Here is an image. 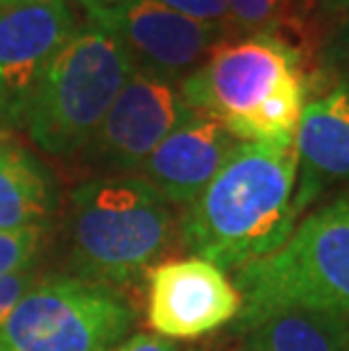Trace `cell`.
Here are the masks:
<instances>
[{"mask_svg":"<svg viewBox=\"0 0 349 351\" xmlns=\"http://www.w3.org/2000/svg\"><path fill=\"white\" fill-rule=\"evenodd\" d=\"M297 182L295 143L241 141L189 204L182 220L184 247L225 272L277 252L302 213Z\"/></svg>","mask_w":349,"mask_h":351,"instance_id":"1","label":"cell"},{"mask_svg":"<svg viewBox=\"0 0 349 351\" xmlns=\"http://www.w3.org/2000/svg\"><path fill=\"white\" fill-rule=\"evenodd\" d=\"M313 62L268 34L232 36L180 82L184 100L239 141L295 143Z\"/></svg>","mask_w":349,"mask_h":351,"instance_id":"2","label":"cell"},{"mask_svg":"<svg viewBox=\"0 0 349 351\" xmlns=\"http://www.w3.org/2000/svg\"><path fill=\"white\" fill-rule=\"evenodd\" d=\"M175 236L168 202L139 175L88 179L69 197V261L84 281L128 286L173 247Z\"/></svg>","mask_w":349,"mask_h":351,"instance_id":"3","label":"cell"},{"mask_svg":"<svg viewBox=\"0 0 349 351\" xmlns=\"http://www.w3.org/2000/svg\"><path fill=\"white\" fill-rule=\"evenodd\" d=\"M234 283L239 331L291 308L349 319V191L309 213L277 252L236 270Z\"/></svg>","mask_w":349,"mask_h":351,"instance_id":"4","label":"cell"},{"mask_svg":"<svg viewBox=\"0 0 349 351\" xmlns=\"http://www.w3.org/2000/svg\"><path fill=\"white\" fill-rule=\"evenodd\" d=\"M134 73V59L114 34L80 25L36 82L19 127L43 152L80 154Z\"/></svg>","mask_w":349,"mask_h":351,"instance_id":"5","label":"cell"},{"mask_svg":"<svg viewBox=\"0 0 349 351\" xmlns=\"http://www.w3.org/2000/svg\"><path fill=\"white\" fill-rule=\"evenodd\" d=\"M134 324V308L116 288L50 276L0 322V351H111Z\"/></svg>","mask_w":349,"mask_h":351,"instance_id":"6","label":"cell"},{"mask_svg":"<svg viewBox=\"0 0 349 351\" xmlns=\"http://www.w3.org/2000/svg\"><path fill=\"white\" fill-rule=\"evenodd\" d=\"M82 10L86 23L102 27L123 43L139 71L170 82L189 77L215 46L236 36L154 0H111Z\"/></svg>","mask_w":349,"mask_h":351,"instance_id":"7","label":"cell"},{"mask_svg":"<svg viewBox=\"0 0 349 351\" xmlns=\"http://www.w3.org/2000/svg\"><path fill=\"white\" fill-rule=\"evenodd\" d=\"M191 114L180 82L136 69L80 154L93 168L128 175L143 166L161 141Z\"/></svg>","mask_w":349,"mask_h":351,"instance_id":"8","label":"cell"},{"mask_svg":"<svg viewBox=\"0 0 349 351\" xmlns=\"http://www.w3.org/2000/svg\"><path fill=\"white\" fill-rule=\"evenodd\" d=\"M241 308L236 283L211 261L177 258L147 272V322L161 338H202L236 322Z\"/></svg>","mask_w":349,"mask_h":351,"instance_id":"9","label":"cell"},{"mask_svg":"<svg viewBox=\"0 0 349 351\" xmlns=\"http://www.w3.org/2000/svg\"><path fill=\"white\" fill-rule=\"evenodd\" d=\"M77 27L69 0L0 7V127L21 125L29 93Z\"/></svg>","mask_w":349,"mask_h":351,"instance_id":"10","label":"cell"},{"mask_svg":"<svg viewBox=\"0 0 349 351\" xmlns=\"http://www.w3.org/2000/svg\"><path fill=\"white\" fill-rule=\"evenodd\" d=\"M239 143L241 141L218 118L193 111L161 141L136 175L168 204L189 206Z\"/></svg>","mask_w":349,"mask_h":351,"instance_id":"11","label":"cell"},{"mask_svg":"<svg viewBox=\"0 0 349 351\" xmlns=\"http://www.w3.org/2000/svg\"><path fill=\"white\" fill-rule=\"evenodd\" d=\"M300 156L297 204L302 213L326 182L349 179V84L326 82V73L311 77L309 100L304 104L295 134Z\"/></svg>","mask_w":349,"mask_h":351,"instance_id":"12","label":"cell"},{"mask_svg":"<svg viewBox=\"0 0 349 351\" xmlns=\"http://www.w3.org/2000/svg\"><path fill=\"white\" fill-rule=\"evenodd\" d=\"M55 211L50 168L12 130L0 127V229H43Z\"/></svg>","mask_w":349,"mask_h":351,"instance_id":"13","label":"cell"},{"mask_svg":"<svg viewBox=\"0 0 349 351\" xmlns=\"http://www.w3.org/2000/svg\"><path fill=\"white\" fill-rule=\"evenodd\" d=\"M227 10L239 36H274L313 62L326 19L315 0H227Z\"/></svg>","mask_w":349,"mask_h":351,"instance_id":"14","label":"cell"},{"mask_svg":"<svg viewBox=\"0 0 349 351\" xmlns=\"http://www.w3.org/2000/svg\"><path fill=\"white\" fill-rule=\"evenodd\" d=\"M243 351H349V319L315 311H279L248 328Z\"/></svg>","mask_w":349,"mask_h":351,"instance_id":"15","label":"cell"},{"mask_svg":"<svg viewBox=\"0 0 349 351\" xmlns=\"http://www.w3.org/2000/svg\"><path fill=\"white\" fill-rule=\"evenodd\" d=\"M43 247V229H0V276L32 270Z\"/></svg>","mask_w":349,"mask_h":351,"instance_id":"16","label":"cell"},{"mask_svg":"<svg viewBox=\"0 0 349 351\" xmlns=\"http://www.w3.org/2000/svg\"><path fill=\"white\" fill-rule=\"evenodd\" d=\"M75 3L80 7H84L93 3H111V0H75ZM154 3L166 5L170 10L180 12L189 19L202 21V23H209V25H220L229 29V32H234L232 19H229V10H227V0H154Z\"/></svg>","mask_w":349,"mask_h":351,"instance_id":"17","label":"cell"},{"mask_svg":"<svg viewBox=\"0 0 349 351\" xmlns=\"http://www.w3.org/2000/svg\"><path fill=\"white\" fill-rule=\"evenodd\" d=\"M36 283V276L32 270L0 276V322L10 315L12 308L25 297V293Z\"/></svg>","mask_w":349,"mask_h":351,"instance_id":"18","label":"cell"},{"mask_svg":"<svg viewBox=\"0 0 349 351\" xmlns=\"http://www.w3.org/2000/svg\"><path fill=\"white\" fill-rule=\"evenodd\" d=\"M111 351H180L173 340L161 338L154 333H139L132 338L123 340L121 345H116Z\"/></svg>","mask_w":349,"mask_h":351,"instance_id":"19","label":"cell"},{"mask_svg":"<svg viewBox=\"0 0 349 351\" xmlns=\"http://www.w3.org/2000/svg\"><path fill=\"white\" fill-rule=\"evenodd\" d=\"M326 16H343L349 14V0H315Z\"/></svg>","mask_w":349,"mask_h":351,"instance_id":"20","label":"cell"},{"mask_svg":"<svg viewBox=\"0 0 349 351\" xmlns=\"http://www.w3.org/2000/svg\"><path fill=\"white\" fill-rule=\"evenodd\" d=\"M27 3H39V0H0V7H12V5H27Z\"/></svg>","mask_w":349,"mask_h":351,"instance_id":"21","label":"cell"},{"mask_svg":"<svg viewBox=\"0 0 349 351\" xmlns=\"http://www.w3.org/2000/svg\"><path fill=\"white\" fill-rule=\"evenodd\" d=\"M345 46H347V59H349V21H347V34H345Z\"/></svg>","mask_w":349,"mask_h":351,"instance_id":"22","label":"cell"},{"mask_svg":"<svg viewBox=\"0 0 349 351\" xmlns=\"http://www.w3.org/2000/svg\"><path fill=\"white\" fill-rule=\"evenodd\" d=\"M241 351H243V349H241Z\"/></svg>","mask_w":349,"mask_h":351,"instance_id":"23","label":"cell"}]
</instances>
